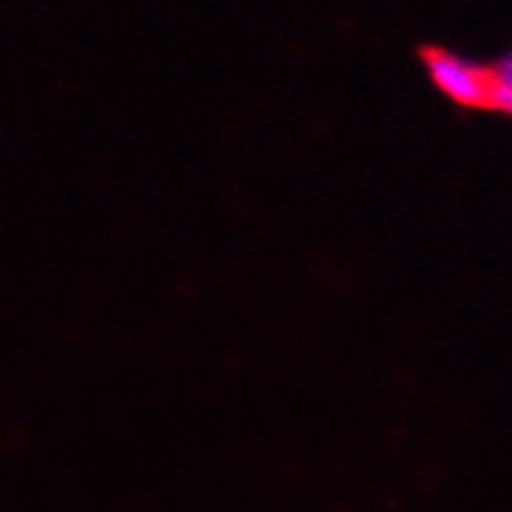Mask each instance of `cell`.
<instances>
[{
    "instance_id": "cell-1",
    "label": "cell",
    "mask_w": 512,
    "mask_h": 512,
    "mask_svg": "<svg viewBox=\"0 0 512 512\" xmlns=\"http://www.w3.org/2000/svg\"><path fill=\"white\" fill-rule=\"evenodd\" d=\"M431 80L443 94L456 99L466 107H488L490 85H493V70H483L451 52H428L426 57Z\"/></svg>"
},
{
    "instance_id": "cell-3",
    "label": "cell",
    "mask_w": 512,
    "mask_h": 512,
    "mask_svg": "<svg viewBox=\"0 0 512 512\" xmlns=\"http://www.w3.org/2000/svg\"><path fill=\"white\" fill-rule=\"evenodd\" d=\"M510 57H512V55H510Z\"/></svg>"
},
{
    "instance_id": "cell-2",
    "label": "cell",
    "mask_w": 512,
    "mask_h": 512,
    "mask_svg": "<svg viewBox=\"0 0 512 512\" xmlns=\"http://www.w3.org/2000/svg\"><path fill=\"white\" fill-rule=\"evenodd\" d=\"M493 72L500 82H505V85L512 87V57H505V60L500 62Z\"/></svg>"
}]
</instances>
